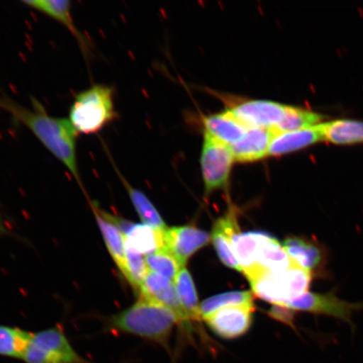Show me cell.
<instances>
[{"label": "cell", "instance_id": "obj_12", "mask_svg": "<svg viewBox=\"0 0 363 363\" xmlns=\"http://www.w3.org/2000/svg\"><path fill=\"white\" fill-rule=\"evenodd\" d=\"M22 4L65 26L74 35L77 43L80 45L84 55L89 57V42L76 25L74 17H72L70 1H66V0L65 1L62 0H29L27 1L26 0V1H22Z\"/></svg>", "mask_w": 363, "mask_h": 363}, {"label": "cell", "instance_id": "obj_23", "mask_svg": "<svg viewBox=\"0 0 363 363\" xmlns=\"http://www.w3.org/2000/svg\"><path fill=\"white\" fill-rule=\"evenodd\" d=\"M177 294L179 298L182 306L184 308L190 320H201L199 315V298L195 289L194 280L189 271L186 267H182L174 281Z\"/></svg>", "mask_w": 363, "mask_h": 363}, {"label": "cell", "instance_id": "obj_10", "mask_svg": "<svg viewBox=\"0 0 363 363\" xmlns=\"http://www.w3.org/2000/svg\"><path fill=\"white\" fill-rule=\"evenodd\" d=\"M211 240V235L206 231L190 225L172 228L167 227L163 233L164 248L169 251L183 267H185L186 263L195 252L206 247Z\"/></svg>", "mask_w": 363, "mask_h": 363}, {"label": "cell", "instance_id": "obj_13", "mask_svg": "<svg viewBox=\"0 0 363 363\" xmlns=\"http://www.w3.org/2000/svg\"><path fill=\"white\" fill-rule=\"evenodd\" d=\"M240 233L237 212L234 208L216 220L211 234L218 257L227 267L242 272L233 249V235Z\"/></svg>", "mask_w": 363, "mask_h": 363}, {"label": "cell", "instance_id": "obj_11", "mask_svg": "<svg viewBox=\"0 0 363 363\" xmlns=\"http://www.w3.org/2000/svg\"><path fill=\"white\" fill-rule=\"evenodd\" d=\"M254 306H243L223 308L203 320L218 337L235 339L246 334L252 323Z\"/></svg>", "mask_w": 363, "mask_h": 363}, {"label": "cell", "instance_id": "obj_17", "mask_svg": "<svg viewBox=\"0 0 363 363\" xmlns=\"http://www.w3.org/2000/svg\"><path fill=\"white\" fill-rule=\"evenodd\" d=\"M319 142H323L320 125L308 129L276 133L270 145L269 157L287 155Z\"/></svg>", "mask_w": 363, "mask_h": 363}, {"label": "cell", "instance_id": "obj_5", "mask_svg": "<svg viewBox=\"0 0 363 363\" xmlns=\"http://www.w3.org/2000/svg\"><path fill=\"white\" fill-rule=\"evenodd\" d=\"M21 360L25 363H95L75 350L59 325L33 333Z\"/></svg>", "mask_w": 363, "mask_h": 363}, {"label": "cell", "instance_id": "obj_26", "mask_svg": "<svg viewBox=\"0 0 363 363\" xmlns=\"http://www.w3.org/2000/svg\"><path fill=\"white\" fill-rule=\"evenodd\" d=\"M146 262L150 271L157 272L174 283L182 267L180 262L166 248L146 256Z\"/></svg>", "mask_w": 363, "mask_h": 363}, {"label": "cell", "instance_id": "obj_27", "mask_svg": "<svg viewBox=\"0 0 363 363\" xmlns=\"http://www.w3.org/2000/svg\"><path fill=\"white\" fill-rule=\"evenodd\" d=\"M269 315L274 318L275 320L283 322L291 328H294V313L290 308L275 306L269 311Z\"/></svg>", "mask_w": 363, "mask_h": 363}, {"label": "cell", "instance_id": "obj_19", "mask_svg": "<svg viewBox=\"0 0 363 363\" xmlns=\"http://www.w3.org/2000/svg\"><path fill=\"white\" fill-rule=\"evenodd\" d=\"M104 148H106L108 157H110L113 169L116 170L122 184L124 185L127 193H128L130 201L133 203L135 210L138 212L140 220H142L143 224L151 226L152 228L157 230L163 231L167 230V226L164 220H162L156 207L153 206L151 201L147 197V195L143 191H140V190L134 188L133 186L125 179L123 174L118 169V167L115 162H113V159L111 157V152H108L107 147L104 146Z\"/></svg>", "mask_w": 363, "mask_h": 363}, {"label": "cell", "instance_id": "obj_28", "mask_svg": "<svg viewBox=\"0 0 363 363\" xmlns=\"http://www.w3.org/2000/svg\"><path fill=\"white\" fill-rule=\"evenodd\" d=\"M8 227L6 225L1 215H0V235L8 234Z\"/></svg>", "mask_w": 363, "mask_h": 363}, {"label": "cell", "instance_id": "obj_6", "mask_svg": "<svg viewBox=\"0 0 363 363\" xmlns=\"http://www.w3.org/2000/svg\"><path fill=\"white\" fill-rule=\"evenodd\" d=\"M235 162L233 150L229 145L203 133L201 167L204 191L207 195L228 186Z\"/></svg>", "mask_w": 363, "mask_h": 363}, {"label": "cell", "instance_id": "obj_1", "mask_svg": "<svg viewBox=\"0 0 363 363\" xmlns=\"http://www.w3.org/2000/svg\"><path fill=\"white\" fill-rule=\"evenodd\" d=\"M0 108L30 130L44 147L62 163L85 193L77 156L79 134L69 121L50 115L35 98L31 99L30 107H26L3 95L0 96Z\"/></svg>", "mask_w": 363, "mask_h": 363}, {"label": "cell", "instance_id": "obj_24", "mask_svg": "<svg viewBox=\"0 0 363 363\" xmlns=\"http://www.w3.org/2000/svg\"><path fill=\"white\" fill-rule=\"evenodd\" d=\"M33 333L0 325V356L22 359Z\"/></svg>", "mask_w": 363, "mask_h": 363}, {"label": "cell", "instance_id": "obj_3", "mask_svg": "<svg viewBox=\"0 0 363 363\" xmlns=\"http://www.w3.org/2000/svg\"><path fill=\"white\" fill-rule=\"evenodd\" d=\"M115 89L106 84H94L76 94L68 121L79 135H95L116 119Z\"/></svg>", "mask_w": 363, "mask_h": 363}, {"label": "cell", "instance_id": "obj_4", "mask_svg": "<svg viewBox=\"0 0 363 363\" xmlns=\"http://www.w3.org/2000/svg\"><path fill=\"white\" fill-rule=\"evenodd\" d=\"M312 279L310 272L294 262L287 269L263 271L247 279L257 297L280 306L308 293Z\"/></svg>", "mask_w": 363, "mask_h": 363}, {"label": "cell", "instance_id": "obj_7", "mask_svg": "<svg viewBox=\"0 0 363 363\" xmlns=\"http://www.w3.org/2000/svg\"><path fill=\"white\" fill-rule=\"evenodd\" d=\"M293 311H303L312 314L334 317L352 325L353 313L363 310V303L342 301L334 293L316 294L308 292L301 297L280 305Z\"/></svg>", "mask_w": 363, "mask_h": 363}, {"label": "cell", "instance_id": "obj_14", "mask_svg": "<svg viewBox=\"0 0 363 363\" xmlns=\"http://www.w3.org/2000/svg\"><path fill=\"white\" fill-rule=\"evenodd\" d=\"M275 131L263 128H248L238 143L230 146L235 161L254 162L269 157L270 145Z\"/></svg>", "mask_w": 363, "mask_h": 363}, {"label": "cell", "instance_id": "obj_9", "mask_svg": "<svg viewBox=\"0 0 363 363\" xmlns=\"http://www.w3.org/2000/svg\"><path fill=\"white\" fill-rule=\"evenodd\" d=\"M284 247L292 261L313 278H328V250L316 239L292 235L284 240Z\"/></svg>", "mask_w": 363, "mask_h": 363}, {"label": "cell", "instance_id": "obj_16", "mask_svg": "<svg viewBox=\"0 0 363 363\" xmlns=\"http://www.w3.org/2000/svg\"><path fill=\"white\" fill-rule=\"evenodd\" d=\"M202 121L203 133L229 146L238 143L248 129L226 108L220 113L203 116Z\"/></svg>", "mask_w": 363, "mask_h": 363}, {"label": "cell", "instance_id": "obj_22", "mask_svg": "<svg viewBox=\"0 0 363 363\" xmlns=\"http://www.w3.org/2000/svg\"><path fill=\"white\" fill-rule=\"evenodd\" d=\"M325 116L307 108L287 106L282 121L275 133L299 130L311 128L323 123Z\"/></svg>", "mask_w": 363, "mask_h": 363}, {"label": "cell", "instance_id": "obj_18", "mask_svg": "<svg viewBox=\"0 0 363 363\" xmlns=\"http://www.w3.org/2000/svg\"><path fill=\"white\" fill-rule=\"evenodd\" d=\"M293 263L279 240L266 234L257 250L256 266L244 275L249 278L263 271H282L289 269Z\"/></svg>", "mask_w": 363, "mask_h": 363}, {"label": "cell", "instance_id": "obj_20", "mask_svg": "<svg viewBox=\"0 0 363 363\" xmlns=\"http://www.w3.org/2000/svg\"><path fill=\"white\" fill-rule=\"evenodd\" d=\"M323 142L335 145L363 143V121L335 120L320 125Z\"/></svg>", "mask_w": 363, "mask_h": 363}, {"label": "cell", "instance_id": "obj_15", "mask_svg": "<svg viewBox=\"0 0 363 363\" xmlns=\"http://www.w3.org/2000/svg\"><path fill=\"white\" fill-rule=\"evenodd\" d=\"M90 206L94 212L95 219H96L108 253H110L113 262L116 263L118 270L128 282L129 272L127 269L126 245L123 233L119 227L112 223L99 212L96 203L90 201Z\"/></svg>", "mask_w": 363, "mask_h": 363}, {"label": "cell", "instance_id": "obj_8", "mask_svg": "<svg viewBox=\"0 0 363 363\" xmlns=\"http://www.w3.org/2000/svg\"><path fill=\"white\" fill-rule=\"evenodd\" d=\"M287 106L266 99H247L227 107L233 115L247 128L274 130L284 116Z\"/></svg>", "mask_w": 363, "mask_h": 363}, {"label": "cell", "instance_id": "obj_21", "mask_svg": "<svg viewBox=\"0 0 363 363\" xmlns=\"http://www.w3.org/2000/svg\"><path fill=\"white\" fill-rule=\"evenodd\" d=\"M265 235L264 233L253 231V233H238L233 235V252L242 267L243 274L256 266L257 250Z\"/></svg>", "mask_w": 363, "mask_h": 363}, {"label": "cell", "instance_id": "obj_2", "mask_svg": "<svg viewBox=\"0 0 363 363\" xmlns=\"http://www.w3.org/2000/svg\"><path fill=\"white\" fill-rule=\"evenodd\" d=\"M179 324L174 313L156 301L143 297L134 305L108 317L106 330L135 335L169 348L172 328Z\"/></svg>", "mask_w": 363, "mask_h": 363}, {"label": "cell", "instance_id": "obj_25", "mask_svg": "<svg viewBox=\"0 0 363 363\" xmlns=\"http://www.w3.org/2000/svg\"><path fill=\"white\" fill-rule=\"evenodd\" d=\"M249 306H254L252 294L249 291H231L215 295L203 301L199 306L201 320L223 308Z\"/></svg>", "mask_w": 363, "mask_h": 363}]
</instances>
